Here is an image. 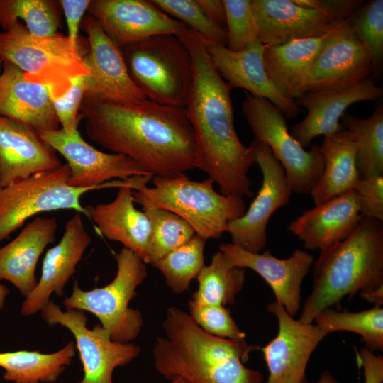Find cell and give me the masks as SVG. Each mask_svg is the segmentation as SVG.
Returning <instances> with one entry per match:
<instances>
[{
	"label": "cell",
	"instance_id": "1",
	"mask_svg": "<svg viewBox=\"0 0 383 383\" xmlns=\"http://www.w3.org/2000/svg\"><path fill=\"white\" fill-rule=\"evenodd\" d=\"M79 111L90 140L130 157L152 177H172L196 168L193 130L185 108L148 99L121 103L84 97Z\"/></svg>",
	"mask_w": 383,
	"mask_h": 383
},
{
	"label": "cell",
	"instance_id": "2",
	"mask_svg": "<svg viewBox=\"0 0 383 383\" xmlns=\"http://www.w3.org/2000/svg\"><path fill=\"white\" fill-rule=\"evenodd\" d=\"M177 37L188 48L193 62V79L185 109L193 130L196 168L218 185L221 194L252 197L248 172L255 157L235 129L232 88L218 73L196 34L188 30Z\"/></svg>",
	"mask_w": 383,
	"mask_h": 383
},
{
	"label": "cell",
	"instance_id": "3",
	"mask_svg": "<svg viewBox=\"0 0 383 383\" xmlns=\"http://www.w3.org/2000/svg\"><path fill=\"white\" fill-rule=\"evenodd\" d=\"M152 353L156 370L167 379L179 377L189 383H262V374L244 366L250 352L259 347L204 331L183 310L167 309Z\"/></svg>",
	"mask_w": 383,
	"mask_h": 383
},
{
	"label": "cell",
	"instance_id": "4",
	"mask_svg": "<svg viewBox=\"0 0 383 383\" xmlns=\"http://www.w3.org/2000/svg\"><path fill=\"white\" fill-rule=\"evenodd\" d=\"M311 292L299 319L312 323L323 310L358 292L362 299L383 304V224L362 217L345 239L321 250L313 263Z\"/></svg>",
	"mask_w": 383,
	"mask_h": 383
},
{
	"label": "cell",
	"instance_id": "5",
	"mask_svg": "<svg viewBox=\"0 0 383 383\" xmlns=\"http://www.w3.org/2000/svg\"><path fill=\"white\" fill-rule=\"evenodd\" d=\"M152 181L153 187L143 184L133 190L134 202L175 213L206 239L220 238L228 223L245 212L243 198L218 193L209 178L195 181L182 173Z\"/></svg>",
	"mask_w": 383,
	"mask_h": 383
},
{
	"label": "cell",
	"instance_id": "6",
	"mask_svg": "<svg viewBox=\"0 0 383 383\" xmlns=\"http://www.w3.org/2000/svg\"><path fill=\"white\" fill-rule=\"evenodd\" d=\"M74 45L61 33L38 37L16 21L0 32V60L19 68L26 78L45 87L52 100L62 98L82 76H89L83 62L87 50Z\"/></svg>",
	"mask_w": 383,
	"mask_h": 383
},
{
	"label": "cell",
	"instance_id": "7",
	"mask_svg": "<svg viewBox=\"0 0 383 383\" xmlns=\"http://www.w3.org/2000/svg\"><path fill=\"white\" fill-rule=\"evenodd\" d=\"M121 50L131 79L148 99L185 108L193 79V62L177 36L154 35Z\"/></svg>",
	"mask_w": 383,
	"mask_h": 383
},
{
	"label": "cell",
	"instance_id": "8",
	"mask_svg": "<svg viewBox=\"0 0 383 383\" xmlns=\"http://www.w3.org/2000/svg\"><path fill=\"white\" fill-rule=\"evenodd\" d=\"M115 258L117 272L109 284L84 291L75 282L72 294L62 304L66 309L91 313L109 331L113 341L128 343L138 337L143 325L141 312L129 307V303L147 277V269L140 257L125 248Z\"/></svg>",
	"mask_w": 383,
	"mask_h": 383
},
{
	"label": "cell",
	"instance_id": "9",
	"mask_svg": "<svg viewBox=\"0 0 383 383\" xmlns=\"http://www.w3.org/2000/svg\"><path fill=\"white\" fill-rule=\"evenodd\" d=\"M70 170L67 163L49 171L0 187V243L33 216L46 211L70 209L87 216L80 199L100 187L68 185Z\"/></svg>",
	"mask_w": 383,
	"mask_h": 383
},
{
	"label": "cell",
	"instance_id": "10",
	"mask_svg": "<svg viewBox=\"0 0 383 383\" xmlns=\"http://www.w3.org/2000/svg\"><path fill=\"white\" fill-rule=\"evenodd\" d=\"M242 109L254 140L270 147L284 168L292 192L310 194L323 170L319 145L313 144L306 150L290 134L283 113L265 99L247 93Z\"/></svg>",
	"mask_w": 383,
	"mask_h": 383
},
{
	"label": "cell",
	"instance_id": "11",
	"mask_svg": "<svg viewBox=\"0 0 383 383\" xmlns=\"http://www.w3.org/2000/svg\"><path fill=\"white\" fill-rule=\"evenodd\" d=\"M42 318L49 325H61L74 335L83 367V377L77 383H113V370L137 357L140 348L132 343L113 341L109 331L97 324L87 327L85 311L61 308L49 301L40 310Z\"/></svg>",
	"mask_w": 383,
	"mask_h": 383
},
{
	"label": "cell",
	"instance_id": "12",
	"mask_svg": "<svg viewBox=\"0 0 383 383\" xmlns=\"http://www.w3.org/2000/svg\"><path fill=\"white\" fill-rule=\"evenodd\" d=\"M38 133L67 160L70 170L67 181L70 186L118 188L139 183L142 176H152L124 155L106 153L96 149L85 142L79 131L72 136H68L62 128Z\"/></svg>",
	"mask_w": 383,
	"mask_h": 383
},
{
	"label": "cell",
	"instance_id": "13",
	"mask_svg": "<svg viewBox=\"0 0 383 383\" xmlns=\"http://www.w3.org/2000/svg\"><path fill=\"white\" fill-rule=\"evenodd\" d=\"M250 147L262 174L261 187L245 213L228 224L231 243L259 253L267 241L268 221L276 210L289 203L292 190L285 171L270 147L253 140Z\"/></svg>",
	"mask_w": 383,
	"mask_h": 383
},
{
	"label": "cell",
	"instance_id": "14",
	"mask_svg": "<svg viewBox=\"0 0 383 383\" xmlns=\"http://www.w3.org/2000/svg\"><path fill=\"white\" fill-rule=\"evenodd\" d=\"M81 26L89 45L83 56L89 74L84 97L121 103H138L147 99L131 79L121 48L95 18L88 14Z\"/></svg>",
	"mask_w": 383,
	"mask_h": 383
},
{
	"label": "cell",
	"instance_id": "15",
	"mask_svg": "<svg viewBox=\"0 0 383 383\" xmlns=\"http://www.w3.org/2000/svg\"><path fill=\"white\" fill-rule=\"evenodd\" d=\"M267 310L276 316L279 326L276 337L260 348L270 372L267 383H306L309 358L328 333L316 324L295 320L277 301Z\"/></svg>",
	"mask_w": 383,
	"mask_h": 383
},
{
	"label": "cell",
	"instance_id": "16",
	"mask_svg": "<svg viewBox=\"0 0 383 383\" xmlns=\"http://www.w3.org/2000/svg\"><path fill=\"white\" fill-rule=\"evenodd\" d=\"M87 11L120 48L151 36H179L189 30L151 1L91 0Z\"/></svg>",
	"mask_w": 383,
	"mask_h": 383
},
{
	"label": "cell",
	"instance_id": "17",
	"mask_svg": "<svg viewBox=\"0 0 383 383\" xmlns=\"http://www.w3.org/2000/svg\"><path fill=\"white\" fill-rule=\"evenodd\" d=\"M350 18L333 31L315 58L306 91L343 89L372 77L371 57L352 29Z\"/></svg>",
	"mask_w": 383,
	"mask_h": 383
},
{
	"label": "cell",
	"instance_id": "18",
	"mask_svg": "<svg viewBox=\"0 0 383 383\" xmlns=\"http://www.w3.org/2000/svg\"><path fill=\"white\" fill-rule=\"evenodd\" d=\"M251 4L257 40L266 46L319 37L347 20L301 5L296 0H251Z\"/></svg>",
	"mask_w": 383,
	"mask_h": 383
},
{
	"label": "cell",
	"instance_id": "19",
	"mask_svg": "<svg viewBox=\"0 0 383 383\" xmlns=\"http://www.w3.org/2000/svg\"><path fill=\"white\" fill-rule=\"evenodd\" d=\"M382 94V85H377L372 77L343 89L306 91L295 99L300 108L307 110L306 116L293 126L289 133L304 148H307L317 136L343 131L340 120L350 105L379 100Z\"/></svg>",
	"mask_w": 383,
	"mask_h": 383
},
{
	"label": "cell",
	"instance_id": "20",
	"mask_svg": "<svg viewBox=\"0 0 383 383\" xmlns=\"http://www.w3.org/2000/svg\"><path fill=\"white\" fill-rule=\"evenodd\" d=\"M205 47L218 73L232 89L241 88L254 97L268 100L285 117L294 118L301 112L295 100L283 96L267 75L263 62L266 45L258 40L238 52L222 45Z\"/></svg>",
	"mask_w": 383,
	"mask_h": 383
},
{
	"label": "cell",
	"instance_id": "21",
	"mask_svg": "<svg viewBox=\"0 0 383 383\" xmlns=\"http://www.w3.org/2000/svg\"><path fill=\"white\" fill-rule=\"evenodd\" d=\"M228 262L233 266L250 268L260 275L270 286L277 301L294 317L300 309L301 284L313 263V257L301 249L292 255L280 259L269 250L262 253L246 251L231 243L219 246Z\"/></svg>",
	"mask_w": 383,
	"mask_h": 383
},
{
	"label": "cell",
	"instance_id": "22",
	"mask_svg": "<svg viewBox=\"0 0 383 383\" xmlns=\"http://www.w3.org/2000/svg\"><path fill=\"white\" fill-rule=\"evenodd\" d=\"M91 242L82 214L76 212L65 223L60 242L48 249L43 259L41 275L35 289L25 297L20 313L29 316L40 311L50 296L64 294V287Z\"/></svg>",
	"mask_w": 383,
	"mask_h": 383
},
{
	"label": "cell",
	"instance_id": "23",
	"mask_svg": "<svg viewBox=\"0 0 383 383\" xmlns=\"http://www.w3.org/2000/svg\"><path fill=\"white\" fill-rule=\"evenodd\" d=\"M152 177L149 176L138 184L118 187L116 198L109 203L84 206L86 216L92 221L101 235L121 243L145 264L148 259L151 225L145 213L135 207L133 193L140 186L147 184Z\"/></svg>",
	"mask_w": 383,
	"mask_h": 383
},
{
	"label": "cell",
	"instance_id": "24",
	"mask_svg": "<svg viewBox=\"0 0 383 383\" xmlns=\"http://www.w3.org/2000/svg\"><path fill=\"white\" fill-rule=\"evenodd\" d=\"M61 165L37 131L0 116V187Z\"/></svg>",
	"mask_w": 383,
	"mask_h": 383
},
{
	"label": "cell",
	"instance_id": "25",
	"mask_svg": "<svg viewBox=\"0 0 383 383\" xmlns=\"http://www.w3.org/2000/svg\"><path fill=\"white\" fill-rule=\"evenodd\" d=\"M362 217L354 189L304 211L287 229L304 248L321 250L348 238Z\"/></svg>",
	"mask_w": 383,
	"mask_h": 383
},
{
	"label": "cell",
	"instance_id": "26",
	"mask_svg": "<svg viewBox=\"0 0 383 383\" xmlns=\"http://www.w3.org/2000/svg\"><path fill=\"white\" fill-rule=\"evenodd\" d=\"M0 116L38 132L61 128L47 89L28 81L19 68L5 62L0 74Z\"/></svg>",
	"mask_w": 383,
	"mask_h": 383
},
{
	"label": "cell",
	"instance_id": "27",
	"mask_svg": "<svg viewBox=\"0 0 383 383\" xmlns=\"http://www.w3.org/2000/svg\"><path fill=\"white\" fill-rule=\"evenodd\" d=\"M55 218L38 216L29 222L11 242L0 248V280L11 283L24 297L36 287L38 260L56 238Z\"/></svg>",
	"mask_w": 383,
	"mask_h": 383
},
{
	"label": "cell",
	"instance_id": "28",
	"mask_svg": "<svg viewBox=\"0 0 383 383\" xmlns=\"http://www.w3.org/2000/svg\"><path fill=\"white\" fill-rule=\"evenodd\" d=\"M338 26L319 37L265 47L263 53L265 70L283 96L295 100L306 92L307 81L313 61L327 39Z\"/></svg>",
	"mask_w": 383,
	"mask_h": 383
},
{
	"label": "cell",
	"instance_id": "29",
	"mask_svg": "<svg viewBox=\"0 0 383 383\" xmlns=\"http://www.w3.org/2000/svg\"><path fill=\"white\" fill-rule=\"evenodd\" d=\"M319 149L323 170L310 193L315 205L354 190L361 179L354 138L349 131L324 136Z\"/></svg>",
	"mask_w": 383,
	"mask_h": 383
},
{
	"label": "cell",
	"instance_id": "30",
	"mask_svg": "<svg viewBox=\"0 0 383 383\" xmlns=\"http://www.w3.org/2000/svg\"><path fill=\"white\" fill-rule=\"evenodd\" d=\"M75 354L73 341L49 354L38 350L0 353V367L5 370L3 379L13 383L55 382L70 365Z\"/></svg>",
	"mask_w": 383,
	"mask_h": 383
},
{
	"label": "cell",
	"instance_id": "31",
	"mask_svg": "<svg viewBox=\"0 0 383 383\" xmlns=\"http://www.w3.org/2000/svg\"><path fill=\"white\" fill-rule=\"evenodd\" d=\"M342 125L353 135L356 165L361 178L383 175V105L377 104L373 113L358 118L345 113Z\"/></svg>",
	"mask_w": 383,
	"mask_h": 383
},
{
	"label": "cell",
	"instance_id": "32",
	"mask_svg": "<svg viewBox=\"0 0 383 383\" xmlns=\"http://www.w3.org/2000/svg\"><path fill=\"white\" fill-rule=\"evenodd\" d=\"M199 285L192 299L207 305L233 304L245 282V269L232 265L220 250L196 277Z\"/></svg>",
	"mask_w": 383,
	"mask_h": 383
},
{
	"label": "cell",
	"instance_id": "33",
	"mask_svg": "<svg viewBox=\"0 0 383 383\" xmlns=\"http://www.w3.org/2000/svg\"><path fill=\"white\" fill-rule=\"evenodd\" d=\"M59 5L51 0H0V26L5 30L23 21L32 35L53 36L62 28Z\"/></svg>",
	"mask_w": 383,
	"mask_h": 383
},
{
	"label": "cell",
	"instance_id": "34",
	"mask_svg": "<svg viewBox=\"0 0 383 383\" xmlns=\"http://www.w3.org/2000/svg\"><path fill=\"white\" fill-rule=\"evenodd\" d=\"M316 325L328 334L347 331L361 335L370 351L383 350V309L374 306L359 312L338 311L331 308L315 318Z\"/></svg>",
	"mask_w": 383,
	"mask_h": 383
},
{
	"label": "cell",
	"instance_id": "35",
	"mask_svg": "<svg viewBox=\"0 0 383 383\" xmlns=\"http://www.w3.org/2000/svg\"><path fill=\"white\" fill-rule=\"evenodd\" d=\"M207 239L195 234L188 242L168 252L152 266L160 271L167 286L176 294L189 288L204 267V247Z\"/></svg>",
	"mask_w": 383,
	"mask_h": 383
},
{
	"label": "cell",
	"instance_id": "36",
	"mask_svg": "<svg viewBox=\"0 0 383 383\" xmlns=\"http://www.w3.org/2000/svg\"><path fill=\"white\" fill-rule=\"evenodd\" d=\"M142 207L151 225L147 264L152 265L196 234L192 228L175 213L150 206Z\"/></svg>",
	"mask_w": 383,
	"mask_h": 383
},
{
	"label": "cell",
	"instance_id": "37",
	"mask_svg": "<svg viewBox=\"0 0 383 383\" xmlns=\"http://www.w3.org/2000/svg\"><path fill=\"white\" fill-rule=\"evenodd\" d=\"M349 23L370 54L372 78H379L383 68V0L363 1Z\"/></svg>",
	"mask_w": 383,
	"mask_h": 383
},
{
	"label": "cell",
	"instance_id": "38",
	"mask_svg": "<svg viewBox=\"0 0 383 383\" xmlns=\"http://www.w3.org/2000/svg\"><path fill=\"white\" fill-rule=\"evenodd\" d=\"M158 9L184 23L204 45L227 46L226 30L213 23L197 0H152Z\"/></svg>",
	"mask_w": 383,
	"mask_h": 383
},
{
	"label": "cell",
	"instance_id": "39",
	"mask_svg": "<svg viewBox=\"0 0 383 383\" xmlns=\"http://www.w3.org/2000/svg\"><path fill=\"white\" fill-rule=\"evenodd\" d=\"M226 15L227 46L238 52L257 40L258 31L251 0H223Z\"/></svg>",
	"mask_w": 383,
	"mask_h": 383
},
{
	"label": "cell",
	"instance_id": "40",
	"mask_svg": "<svg viewBox=\"0 0 383 383\" xmlns=\"http://www.w3.org/2000/svg\"><path fill=\"white\" fill-rule=\"evenodd\" d=\"M189 316L206 333L222 338L244 340L242 331L231 316L229 309L221 305L202 304L190 299Z\"/></svg>",
	"mask_w": 383,
	"mask_h": 383
},
{
	"label": "cell",
	"instance_id": "41",
	"mask_svg": "<svg viewBox=\"0 0 383 383\" xmlns=\"http://www.w3.org/2000/svg\"><path fill=\"white\" fill-rule=\"evenodd\" d=\"M87 77L82 76L75 79L65 96L52 100L60 127L68 136L79 131L78 123L82 116L78 115V111L87 91Z\"/></svg>",
	"mask_w": 383,
	"mask_h": 383
},
{
	"label": "cell",
	"instance_id": "42",
	"mask_svg": "<svg viewBox=\"0 0 383 383\" xmlns=\"http://www.w3.org/2000/svg\"><path fill=\"white\" fill-rule=\"evenodd\" d=\"M355 190L360 213L383 222V175L361 178Z\"/></svg>",
	"mask_w": 383,
	"mask_h": 383
},
{
	"label": "cell",
	"instance_id": "43",
	"mask_svg": "<svg viewBox=\"0 0 383 383\" xmlns=\"http://www.w3.org/2000/svg\"><path fill=\"white\" fill-rule=\"evenodd\" d=\"M91 0H60L58 1L65 14L67 29L68 38L72 43L77 46L80 44L79 28L81 26L82 16L87 11Z\"/></svg>",
	"mask_w": 383,
	"mask_h": 383
},
{
	"label": "cell",
	"instance_id": "44",
	"mask_svg": "<svg viewBox=\"0 0 383 383\" xmlns=\"http://www.w3.org/2000/svg\"><path fill=\"white\" fill-rule=\"evenodd\" d=\"M301 5L327 12L341 20L349 18L364 1L296 0Z\"/></svg>",
	"mask_w": 383,
	"mask_h": 383
},
{
	"label": "cell",
	"instance_id": "45",
	"mask_svg": "<svg viewBox=\"0 0 383 383\" xmlns=\"http://www.w3.org/2000/svg\"><path fill=\"white\" fill-rule=\"evenodd\" d=\"M206 16L226 30V15L223 0H197Z\"/></svg>",
	"mask_w": 383,
	"mask_h": 383
},
{
	"label": "cell",
	"instance_id": "46",
	"mask_svg": "<svg viewBox=\"0 0 383 383\" xmlns=\"http://www.w3.org/2000/svg\"><path fill=\"white\" fill-rule=\"evenodd\" d=\"M364 383H382L383 381V374L378 370L369 368L364 371Z\"/></svg>",
	"mask_w": 383,
	"mask_h": 383
},
{
	"label": "cell",
	"instance_id": "47",
	"mask_svg": "<svg viewBox=\"0 0 383 383\" xmlns=\"http://www.w3.org/2000/svg\"><path fill=\"white\" fill-rule=\"evenodd\" d=\"M315 383H340V382L337 381L335 378H333L328 371L325 370L321 373L319 379Z\"/></svg>",
	"mask_w": 383,
	"mask_h": 383
},
{
	"label": "cell",
	"instance_id": "48",
	"mask_svg": "<svg viewBox=\"0 0 383 383\" xmlns=\"http://www.w3.org/2000/svg\"><path fill=\"white\" fill-rule=\"evenodd\" d=\"M9 294V289L4 284H0V311L4 308L6 296Z\"/></svg>",
	"mask_w": 383,
	"mask_h": 383
},
{
	"label": "cell",
	"instance_id": "49",
	"mask_svg": "<svg viewBox=\"0 0 383 383\" xmlns=\"http://www.w3.org/2000/svg\"><path fill=\"white\" fill-rule=\"evenodd\" d=\"M170 383H189L184 379L177 377L170 380Z\"/></svg>",
	"mask_w": 383,
	"mask_h": 383
},
{
	"label": "cell",
	"instance_id": "50",
	"mask_svg": "<svg viewBox=\"0 0 383 383\" xmlns=\"http://www.w3.org/2000/svg\"><path fill=\"white\" fill-rule=\"evenodd\" d=\"M2 64V62L0 60V70H1V65Z\"/></svg>",
	"mask_w": 383,
	"mask_h": 383
}]
</instances>
